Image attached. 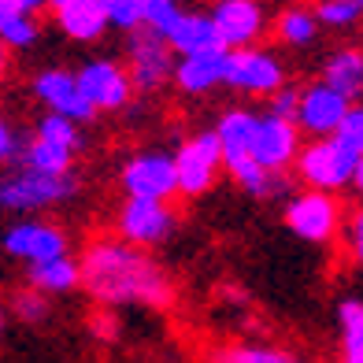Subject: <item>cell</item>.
<instances>
[{
  "label": "cell",
  "instance_id": "cell-37",
  "mask_svg": "<svg viewBox=\"0 0 363 363\" xmlns=\"http://www.w3.org/2000/svg\"><path fill=\"white\" fill-rule=\"evenodd\" d=\"M93 330H96V334H104V341L115 334V323L108 319V315H101V319H93Z\"/></svg>",
  "mask_w": 363,
  "mask_h": 363
},
{
  "label": "cell",
  "instance_id": "cell-23",
  "mask_svg": "<svg viewBox=\"0 0 363 363\" xmlns=\"http://www.w3.org/2000/svg\"><path fill=\"white\" fill-rule=\"evenodd\" d=\"M274 34H278V41H286L293 48H304V45H311L319 38V19H315V11H311V8L293 4V8H286L274 19Z\"/></svg>",
  "mask_w": 363,
  "mask_h": 363
},
{
  "label": "cell",
  "instance_id": "cell-34",
  "mask_svg": "<svg viewBox=\"0 0 363 363\" xmlns=\"http://www.w3.org/2000/svg\"><path fill=\"white\" fill-rule=\"evenodd\" d=\"M349 252L356 263H363V208L349 219Z\"/></svg>",
  "mask_w": 363,
  "mask_h": 363
},
{
  "label": "cell",
  "instance_id": "cell-15",
  "mask_svg": "<svg viewBox=\"0 0 363 363\" xmlns=\"http://www.w3.org/2000/svg\"><path fill=\"white\" fill-rule=\"evenodd\" d=\"M296 152H301V130L296 123L274 119V115H259L256 141H252V160L263 171H289Z\"/></svg>",
  "mask_w": 363,
  "mask_h": 363
},
{
  "label": "cell",
  "instance_id": "cell-22",
  "mask_svg": "<svg viewBox=\"0 0 363 363\" xmlns=\"http://www.w3.org/2000/svg\"><path fill=\"white\" fill-rule=\"evenodd\" d=\"M74 156L78 152H71V148L34 134V138L23 141V152H19L15 163H23V167H30V171H45V174H67V171H74Z\"/></svg>",
  "mask_w": 363,
  "mask_h": 363
},
{
  "label": "cell",
  "instance_id": "cell-2",
  "mask_svg": "<svg viewBox=\"0 0 363 363\" xmlns=\"http://www.w3.org/2000/svg\"><path fill=\"white\" fill-rule=\"evenodd\" d=\"M78 196V174H45L30 171L23 163L0 171V211L8 216H38V211L60 208Z\"/></svg>",
  "mask_w": 363,
  "mask_h": 363
},
{
  "label": "cell",
  "instance_id": "cell-40",
  "mask_svg": "<svg viewBox=\"0 0 363 363\" xmlns=\"http://www.w3.org/2000/svg\"><path fill=\"white\" fill-rule=\"evenodd\" d=\"M4 330H8V308L0 304V337H4Z\"/></svg>",
  "mask_w": 363,
  "mask_h": 363
},
{
  "label": "cell",
  "instance_id": "cell-10",
  "mask_svg": "<svg viewBox=\"0 0 363 363\" xmlns=\"http://www.w3.org/2000/svg\"><path fill=\"white\" fill-rule=\"evenodd\" d=\"M82 96L93 104V111H123L134 101V82H130L126 67L115 60H89L74 71Z\"/></svg>",
  "mask_w": 363,
  "mask_h": 363
},
{
  "label": "cell",
  "instance_id": "cell-4",
  "mask_svg": "<svg viewBox=\"0 0 363 363\" xmlns=\"http://www.w3.org/2000/svg\"><path fill=\"white\" fill-rule=\"evenodd\" d=\"M341 219H345L341 201L334 193H323V189L293 193L289 204H286V226L296 238H304L311 245H330L341 234Z\"/></svg>",
  "mask_w": 363,
  "mask_h": 363
},
{
  "label": "cell",
  "instance_id": "cell-32",
  "mask_svg": "<svg viewBox=\"0 0 363 363\" xmlns=\"http://www.w3.org/2000/svg\"><path fill=\"white\" fill-rule=\"evenodd\" d=\"M104 11H108V26H115V30H138L141 26V0H108L104 4Z\"/></svg>",
  "mask_w": 363,
  "mask_h": 363
},
{
  "label": "cell",
  "instance_id": "cell-30",
  "mask_svg": "<svg viewBox=\"0 0 363 363\" xmlns=\"http://www.w3.org/2000/svg\"><path fill=\"white\" fill-rule=\"evenodd\" d=\"M38 34H41L38 15H19V19H11L0 30V48H30L38 41Z\"/></svg>",
  "mask_w": 363,
  "mask_h": 363
},
{
  "label": "cell",
  "instance_id": "cell-3",
  "mask_svg": "<svg viewBox=\"0 0 363 363\" xmlns=\"http://www.w3.org/2000/svg\"><path fill=\"white\" fill-rule=\"evenodd\" d=\"M293 163H296V171H301V178L311 189L337 193L345 186H352L359 156L345 141H337L334 134H330V138H315L311 145H301V152H296Z\"/></svg>",
  "mask_w": 363,
  "mask_h": 363
},
{
  "label": "cell",
  "instance_id": "cell-9",
  "mask_svg": "<svg viewBox=\"0 0 363 363\" xmlns=\"http://www.w3.org/2000/svg\"><path fill=\"white\" fill-rule=\"evenodd\" d=\"M174 71V52L171 45L163 41L160 34H152V30H130V45H126V74L130 82H134V89L141 93H152L160 89L163 82L171 78Z\"/></svg>",
  "mask_w": 363,
  "mask_h": 363
},
{
  "label": "cell",
  "instance_id": "cell-35",
  "mask_svg": "<svg viewBox=\"0 0 363 363\" xmlns=\"http://www.w3.org/2000/svg\"><path fill=\"white\" fill-rule=\"evenodd\" d=\"M19 15H23V11L15 8V0H0V30H4L11 19H19Z\"/></svg>",
  "mask_w": 363,
  "mask_h": 363
},
{
  "label": "cell",
  "instance_id": "cell-8",
  "mask_svg": "<svg viewBox=\"0 0 363 363\" xmlns=\"http://www.w3.org/2000/svg\"><path fill=\"white\" fill-rule=\"evenodd\" d=\"M119 186L126 196H138V201H171L178 193L171 152L148 148V152H138L134 160H126L119 171Z\"/></svg>",
  "mask_w": 363,
  "mask_h": 363
},
{
  "label": "cell",
  "instance_id": "cell-21",
  "mask_svg": "<svg viewBox=\"0 0 363 363\" xmlns=\"http://www.w3.org/2000/svg\"><path fill=\"white\" fill-rule=\"evenodd\" d=\"M319 82H326L345 101H359L363 96V48H337V52H330Z\"/></svg>",
  "mask_w": 363,
  "mask_h": 363
},
{
  "label": "cell",
  "instance_id": "cell-17",
  "mask_svg": "<svg viewBox=\"0 0 363 363\" xmlns=\"http://www.w3.org/2000/svg\"><path fill=\"white\" fill-rule=\"evenodd\" d=\"M174 86L189 96L211 93L216 86H223L226 78V48H211V52H193V56H178L174 63Z\"/></svg>",
  "mask_w": 363,
  "mask_h": 363
},
{
  "label": "cell",
  "instance_id": "cell-41",
  "mask_svg": "<svg viewBox=\"0 0 363 363\" xmlns=\"http://www.w3.org/2000/svg\"><path fill=\"white\" fill-rule=\"evenodd\" d=\"M352 4H356V8H359V11H363V0H352Z\"/></svg>",
  "mask_w": 363,
  "mask_h": 363
},
{
  "label": "cell",
  "instance_id": "cell-24",
  "mask_svg": "<svg viewBox=\"0 0 363 363\" xmlns=\"http://www.w3.org/2000/svg\"><path fill=\"white\" fill-rule=\"evenodd\" d=\"M341 363H363V301H341Z\"/></svg>",
  "mask_w": 363,
  "mask_h": 363
},
{
  "label": "cell",
  "instance_id": "cell-42",
  "mask_svg": "<svg viewBox=\"0 0 363 363\" xmlns=\"http://www.w3.org/2000/svg\"><path fill=\"white\" fill-rule=\"evenodd\" d=\"M96 4H108V0H96Z\"/></svg>",
  "mask_w": 363,
  "mask_h": 363
},
{
  "label": "cell",
  "instance_id": "cell-18",
  "mask_svg": "<svg viewBox=\"0 0 363 363\" xmlns=\"http://www.w3.org/2000/svg\"><path fill=\"white\" fill-rule=\"evenodd\" d=\"M163 41H167L171 52H178V56L223 48L219 38H216V26H211V19H208V15H201V11H178V19L171 23L167 34H163Z\"/></svg>",
  "mask_w": 363,
  "mask_h": 363
},
{
  "label": "cell",
  "instance_id": "cell-7",
  "mask_svg": "<svg viewBox=\"0 0 363 363\" xmlns=\"http://www.w3.org/2000/svg\"><path fill=\"white\" fill-rule=\"evenodd\" d=\"M223 86L241 89L249 96H271L274 89L286 86V67L274 52L249 45V48H230L226 52V78Z\"/></svg>",
  "mask_w": 363,
  "mask_h": 363
},
{
  "label": "cell",
  "instance_id": "cell-13",
  "mask_svg": "<svg viewBox=\"0 0 363 363\" xmlns=\"http://www.w3.org/2000/svg\"><path fill=\"white\" fill-rule=\"evenodd\" d=\"M34 96L48 108V115H63L71 123H89L93 119V104L82 96L78 89V78L74 71H63V67H45L38 78H34Z\"/></svg>",
  "mask_w": 363,
  "mask_h": 363
},
{
  "label": "cell",
  "instance_id": "cell-12",
  "mask_svg": "<svg viewBox=\"0 0 363 363\" xmlns=\"http://www.w3.org/2000/svg\"><path fill=\"white\" fill-rule=\"evenodd\" d=\"M208 19L216 26V38L226 52L256 45L259 34L267 30V11H263L259 0H216Z\"/></svg>",
  "mask_w": 363,
  "mask_h": 363
},
{
  "label": "cell",
  "instance_id": "cell-1",
  "mask_svg": "<svg viewBox=\"0 0 363 363\" xmlns=\"http://www.w3.org/2000/svg\"><path fill=\"white\" fill-rule=\"evenodd\" d=\"M78 274L86 293L96 304L123 308V304H145V308H167L174 301V286L167 271L148 256L119 238H96L86 245L78 259Z\"/></svg>",
  "mask_w": 363,
  "mask_h": 363
},
{
  "label": "cell",
  "instance_id": "cell-25",
  "mask_svg": "<svg viewBox=\"0 0 363 363\" xmlns=\"http://www.w3.org/2000/svg\"><path fill=\"white\" fill-rule=\"evenodd\" d=\"M216 363H308L282 345H230L216 356Z\"/></svg>",
  "mask_w": 363,
  "mask_h": 363
},
{
  "label": "cell",
  "instance_id": "cell-11",
  "mask_svg": "<svg viewBox=\"0 0 363 363\" xmlns=\"http://www.w3.org/2000/svg\"><path fill=\"white\" fill-rule=\"evenodd\" d=\"M0 249L19 263H38L67 252V234H63V226L45 219H19L0 234Z\"/></svg>",
  "mask_w": 363,
  "mask_h": 363
},
{
  "label": "cell",
  "instance_id": "cell-31",
  "mask_svg": "<svg viewBox=\"0 0 363 363\" xmlns=\"http://www.w3.org/2000/svg\"><path fill=\"white\" fill-rule=\"evenodd\" d=\"M334 138L349 145L356 156H363V104H349L345 119H341L337 130H334Z\"/></svg>",
  "mask_w": 363,
  "mask_h": 363
},
{
  "label": "cell",
  "instance_id": "cell-27",
  "mask_svg": "<svg viewBox=\"0 0 363 363\" xmlns=\"http://www.w3.org/2000/svg\"><path fill=\"white\" fill-rule=\"evenodd\" d=\"M11 311H15L23 323L34 326V323H45L48 315H52V304H48L45 293H38V289L26 286V289H19V293L11 296Z\"/></svg>",
  "mask_w": 363,
  "mask_h": 363
},
{
  "label": "cell",
  "instance_id": "cell-5",
  "mask_svg": "<svg viewBox=\"0 0 363 363\" xmlns=\"http://www.w3.org/2000/svg\"><path fill=\"white\" fill-rule=\"evenodd\" d=\"M174 208L167 201H138V196H126L115 211V230H119V241L134 245V249H156L174 234Z\"/></svg>",
  "mask_w": 363,
  "mask_h": 363
},
{
  "label": "cell",
  "instance_id": "cell-26",
  "mask_svg": "<svg viewBox=\"0 0 363 363\" xmlns=\"http://www.w3.org/2000/svg\"><path fill=\"white\" fill-rule=\"evenodd\" d=\"M34 134L45 138V141H56L63 148H71V152H78L82 141H86V138H82V126L71 123V119H63V115H41Z\"/></svg>",
  "mask_w": 363,
  "mask_h": 363
},
{
  "label": "cell",
  "instance_id": "cell-29",
  "mask_svg": "<svg viewBox=\"0 0 363 363\" xmlns=\"http://www.w3.org/2000/svg\"><path fill=\"white\" fill-rule=\"evenodd\" d=\"M359 8L352 4V0H323V4L315 8V19L319 26H330V30H349L359 23Z\"/></svg>",
  "mask_w": 363,
  "mask_h": 363
},
{
  "label": "cell",
  "instance_id": "cell-19",
  "mask_svg": "<svg viewBox=\"0 0 363 363\" xmlns=\"http://www.w3.org/2000/svg\"><path fill=\"white\" fill-rule=\"evenodd\" d=\"M52 15H56V26L71 41H101L108 30V11L96 0H71V4L56 8Z\"/></svg>",
  "mask_w": 363,
  "mask_h": 363
},
{
  "label": "cell",
  "instance_id": "cell-36",
  "mask_svg": "<svg viewBox=\"0 0 363 363\" xmlns=\"http://www.w3.org/2000/svg\"><path fill=\"white\" fill-rule=\"evenodd\" d=\"M15 8H19L23 15H38L45 8V0H15Z\"/></svg>",
  "mask_w": 363,
  "mask_h": 363
},
{
  "label": "cell",
  "instance_id": "cell-28",
  "mask_svg": "<svg viewBox=\"0 0 363 363\" xmlns=\"http://www.w3.org/2000/svg\"><path fill=\"white\" fill-rule=\"evenodd\" d=\"M178 0H141V26L152 30V34H167L171 23L178 19Z\"/></svg>",
  "mask_w": 363,
  "mask_h": 363
},
{
  "label": "cell",
  "instance_id": "cell-6",
  "mask_svg": "<svg viewBox=\"0 0 363 363\" xmlns=\"http://www.w3.org/2000/svg\"><path fill=\"white\" fill-rule=\"evenodd\" d=\"M174 160V182L182 196H201L216 186V178L223 171V156H219V141L211 130H201L189 141L178 145Z\"/></svg>",
  "mask_w": 363,
  "mask_h": 363
},
{
  "label": "cell",
  "instance_id": "cell-33",
  "mask_svg": "<svg viewBox=\"0 0 363 363\" xmlns=\"http://www.w3.org/2000/svg\"><path fill=\"white\" fill-rule=\"evenodd\" d=\"M296 101H301V89H293V86L274 89V93H271V111H267V115L293 123V119H296Z\"/></svg>",
  "mask_w": 363,
  "mask_h": 363
},
{
  "label": "cell",
  "instance_id": "cell-14",
  "mask_svg": "<svg viewBox=\"0 0 363 363\" xmlns=\"http://www.w3.org/2000/svg\"><path fill=\"white\" fill-rule=\"evenodd\" d=\"M352 101H345L341 93H334L326 82H311L308 89H301L296 101V130H308L311 138H330L337 130V123L345 119Z\"/></svg>",
  "mask_w": 363,
  "mask_h": 363
},
{
  "label": "cell",
  "instance_id": "cell-20",
  "mask_svg": "<svg viewBox=\"0 0 363 363\" xmlns=\"http://www.w3.org/2000/svg\"><path fill=\"white\" fill-rule=\"evenodd\" d=\"M82 274H78V259H71L67 252L52 256V259H38V263H26V286L38 289L45 296H56V293H71L78 289Z\"/></svg>",
  "mask_w": 363,
  "mask_h": 363
},
{
  "label": "cell",
  "instance_id": "cell-38",
  "mask_svg": "<svg viewBox=\"0 0 363 363\" xmlns=\"http://www.w3.org/2000/svg\"><path fill=\"white\" fill-rule=\"evenodd\" d=\"M352 186L363 193V156H359V163H356V174H352Z\"/></svg>",
  "mask_w": 363,
  "mask_h": 363
},
{
  "label": "cell",
  "instance_id": "cell-16",
  "mask_svg": "<svg viewBox=\"0 0 363 363\" xmlns=\"http://www.w3.org/2000/svg\"><path fill=\"white\" fill-rule=\"evenodd\" d=\"M256 126H259V115L249 108H230L223 111V119L216 123V141H219V156H223V167L226 171H238L241 163L252 160V141H256Z\"/></svg>",
  "mask_w": 363,
  "mask_h": 363
},
{
  "label": "cell",
  "instance_id": "cell-39",
  "mask_svg": "<svg viewBox=\"0 0 363 363\" xmlns=\"http://www.w3.org/2000/svg\"><path fill=\"white\" fill-rule=\"evenodd\" d=\"M8 74V48H0V78Z\"/></svg>",
  "mask_w": 363,
  "mask_h": 363
}]
</instances>
